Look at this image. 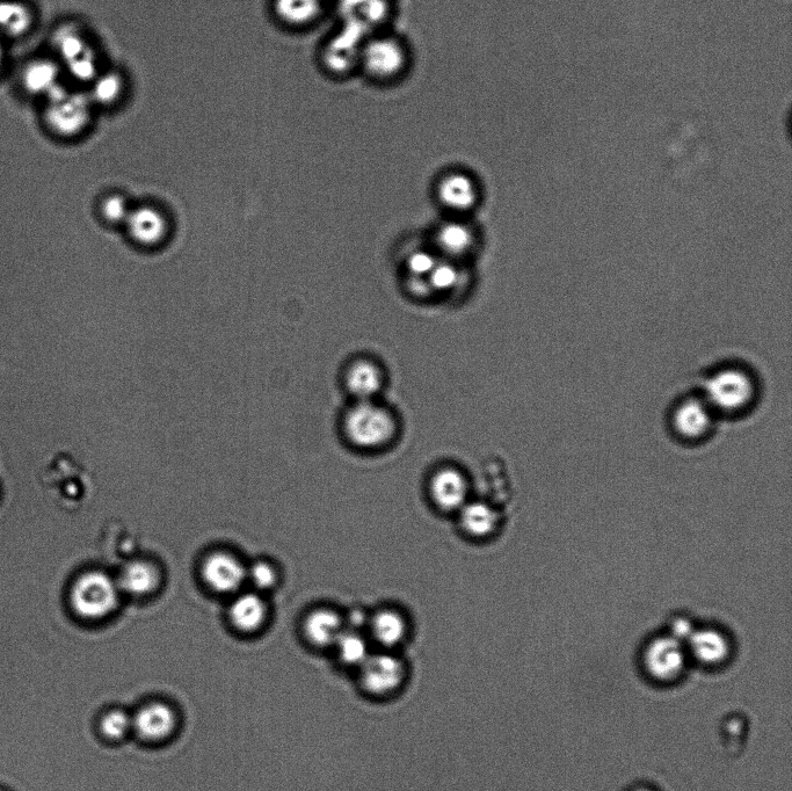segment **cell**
Masks as SVG:
<instances>
[{
    "instance_id": "obj_20",
    "label": "cell",
    "mask_w": 792,
    "mask_h": 791,
    "mask_svg": "<svg viewBox=\"0 0 792 791\" xmlns=\"http://www.w3.org/2000/svg\"><path fill=\"white\" fill-rule=\"evenodd\" d=\"M265 602L256 594H243L232 602L229 619L238 631L244 634L256 633L266 620Z\"/></svg>"
},
{
    "instance_id": "obj_11",
    "label": "cell",
    "mask_w": 792,
    "mask_h": 791,
    "mask_svg": "<svg viewBox=\"0 0 792 791\" xmlns=\"http://www.w3.org/2000/svg\"><path fill=\"white\" fill-rule=\"evenodd\" d=\"M431 497L440 510L459 512L469 502V483L460 470L442 468L431 478Z\"/></svg>"
},
{
    "instance_id": "obj_14",
    "label": "cell",
    "mask_w": 792,
    "mask_h": 791,
    "mask_svg": "<svg viewBox=\"0 0 792 791\" xmlns=\"http://www.w3.org/2000/svg\"><path fill=\"white\" fill-rule=\"evenodd\" d=\"M345 383L356 402L374 401L384 386V374L373 360L358 359L347 368Z\"/></svg>"
},
{
    "instance_id": "obj_13",
    "label": "cell",
    "mask_w": 792,
    "mask_h": 791,
    "mask_svg": "<svg viewBox=\"0 0 792 791\" xmlns=\"http://www.w3.org/2000/svg\"><path fill=\"white\" fill-rule=\"evenodd\" d=\"M202 577L210 589L219 593H232L243 585L247 571L236 557L216 553L203 563Z\"/></svg>"
},
{
    "instance_id": "obj_7",
    "label": "cell",
    "mask_w": 792,
    "mask_h": 791,
    "mask_svg": "<svg viewBox=\"0 0 792 791\" xmlns=\"http://www.w3.org/2000/svg\"><path fill=\"white\" fill-rule=\"evenodd\" d=\"M133 716V736L148 744L169 740L178 729L176 708L165 701H151L138 708Z\"/></svg>"
},
{
    "instance_id": "obj_26",
    "label": "cell",
    "mask_w": 792,
    "mask_h": 791,
    "mask_svg": "<svg viewBox=\"0 0 792 791\" xmlns=\"http://www.w3.org/2000/svg\"><path fill=\"white\" fill-rule=\"evenodd\" d=\"M99 730L101 736L114 743L133 736L132 713L122 708L108 709L100 717Z\"/></svg>"
},
{
    "instance_id": "obj_8",
    "label": "cell",
    "mask_w": 792,
    "mask_h": 791,
    "mask_svg": "<svg viewBox=\"0 0 792 791\" xmlns=\"http://www.w3.org/2000/svg\"><path fill=\"white\" fill-rule=\"evenodd\" d=\"M643 663L646 672L658 681H673L680 677L686 664V652L674 637L660 636L646 645Z\"/></svg>"
},
{
    "instance_id": "obj_32",
    "label": "cell",
    "mask_w": 792,
    "mask_h": 791,
    "mask_svg": "<svg viewBox=\"0 0 792 791\" xmlns=\"http://www.w3.org/2000/svg\"><path fill=\"white\" fill-rule=\"evenodd\" d=\"M247 577H250L252 583L259 590L271 589L276 582V573L273 566L265 562L254 564L251 570L247 572Z\"/></svg>"
},
{
    "instance_id": "obj_23",
    "label": "cell",
    "mask_w": 792,
    "mask_h": 791,
    "mask_svg": "<svg viewBox=\"0 0 792 791\" xmlns=\"http://www.w3.org/2000/svg\"><path fill=\"white\" fill-rule=\"evenodd\" d=\"M158 571L148 562H133L123 569L119 579V589L129 594L142 597L157 589Z\"/></svg>"
},
{
    "instance_id": "obj_3",
    "label": "cell",
    "mask_w": 792,
    "mask_h": 791,
    "mask_svg": "<svg viewBox=\"0 0 792 791\" xmlns=\"http://www.w3.org/2000/svg\"><path fill=\"white\" fill-rule=\"evenodd\" d=\"M47 99L46 122L54 134L72 139L89 127L94 105L89 93L68 90L61 85Z\"/></svg>"
},
{
    "instance_id": "obj_16",
    "label": "cell",
    "mask_w": 792,
    "mask_h": 791,
    "mask_svg": "<svg viewBox=\"0 0 792 791\" xmlns=\"http://www.w3.org/2000/svg\"><path fill=\"white\" fill-rule=\"evenodd\" d=\"M441 258L456 261L474 250L476 236L467 223L452 221L442 224L435 234Z\"/></svg>"
},
{
    "instance_id": "obj_28",
    "label": "cell",
    "mask_w": 792,
    "mask_h": 791,
    "mask_svg": "<svg viewBox=\"0 0 792 791\" xmlns=\"http://www.w3.org/2000/svg\"><path fill=\"white\" fill-rule=\"evenodd\" d=\"M54 46L65 64L75 61L76 58L92 50L83 34L76 27L71 26L58 29L54 36Z\"/></svg>"
},
{
    "instance_id": "obj_19",
    "label": "cell",
    "mask_w": 792,
    "mask_h": 791,
    "mask_svg": "<svg viewBox=\"0 0 792 791\" xmlns=\"http://www.w3.org/2000/svg\"><path fill=\"white\" fill-rule=\"evenodd\" d=\"M460 525L465 533L475 539H486L500 525L499 513L484 502H469L459 511Z\"/></svg>"
},
{
    "instance_id": "obj_17",
    "label": "cell",
    "mask_w": 792,
    "mask_h": 791,
    "mask_svg": "<svg viewBox=\"0 0 792 791\" xmlns=\"http://www.w3.org/2000/svg\"><path fill=\"white\" fill-rule=\"evenodd\" d=\"M369 633L384 650L391 651L408 636V622L394 609H382L368 621Z\"/></svg>"
},
{
    "instance_id": "obj_27",
    "label": "cell",
    "mask_w": 792,
    "mask_h": 791,
    "mask_svg": "<svg viewBox=\"0 0 792 791\" xmlns=\"http://www.w3.org/2000/svg\"><path fill=\"white\" fill-rule=\"evenodd\" d=\"M123 90L125 82L119 72L106 71L93 79L89 96L93 104L111 106L121 98Z\"/></svg>"
},
{
    "instance_id": "obj_4",
    "label": "cell",
    "mask_w": 792,
    "mask_h": 791,
    "mask_svg": "<svg viewBox=\"0 0 792 791\" xmlns=\"http://www.w3.org/2000/svg\"><path fill=\"white\" fill-rule=\"evenodd\" d=\"M119 591L118 584L105 573L87 572L72 586L71 605L85 620H103L118 607Z\"/></svg>"
},
{
    "instance_id": "obj_29",
    "label": "cell",
    "mask_w": 792,
    "mask_h": 791,
    "mask_svg": "<svg viewBox=\"0 0 792 791\" xmlns=\"http://www.w3.org/2000/svg\"><path fill=\"white\" fill-rule=\"evenodd\" d=\"M460 271L457 270L455 261L439 258L432 272L426 280L427 290L432 292L447 293L459 285Z\"/></svg>"
},
{
    "instance_id": "obj_10",
    "label": "cell",
    "mask_w": 792,
    "mask_h": 791,
    "mask_svg": "<svg viewBox=\"0 0 792 791\" xmlns=\"http://www.w3.org/2000/svg\"><path fill=\"white\" fill-rule=\"evenodd\" d=\"M714 413L706 399H686L673 412L674 432L690 441L706 438L714 426Z\"/></svg>"
},
{
    "instance_id": "obj_1",
    "label": "cell",
    "mask_w": 792,
    "mask_h": 791,
    "mask_svg": "<svg viewBox=\"0 0 792 791\" xmlns=\"http://www.w3.org/2000/svg\"><path fill=\"white\" fill-rule=\"evenodd\" d=\"M344 428L354 446L377 449L395 439L397 422L388 409L375 401L356 402L347 412Z\"/></svg>"
},
{
    "instance_id": "obj_12",
    "label": "cell",
    "mask_w": 792,
    "mask_h": 791,
    "mask_svg": "<svg viewBox=\"0 0 792 791\" xmlns=\"http://www.w3.org/2000/svg\"><path fill=\"white\" fill-rule=\"evenodd\" d=\"M441 205L456 214L468 213L477 205L478 186L474 178L464 172H449L438 184Z\"/></svg>"
},
{
    "instance_id": "obj_6",
    "label": "cell",
    "mask_w": 792,
    "mask_h": 791,
    "mask_svg": "<svg viewBox=\"0 0 792 791\" xmlns=\"http://www.w3.org/2000/svg\"><path fill=\"white\" fill-rule=\"evenodd\" d=\"M360 684L365 692L376 698L394 694L406 679L403 660L392 651L372 653L359 667Z\"/></svg>"
},
{
    "instance_id": "obj_30",
    "label": "cell",
    "mask_w": 792,
    "mask_h": 791,
    "mask_svg": "<svg viewBox=\"0 0 792 791\" xmlns=\"http://www.w3.org/2000/svg\"><path fill=\"white\" fill-rule=\"evenodd\" d=\"M133 207L120 194L110 195L99 205V214L104 216L106 222L113 224H125Z\"/></svg>"
},
{
    "instance_id": "obj_18",
    "label": "cell",
    "mask_w": 792,
    "mask_h": 791,
    "mask_svg": "<svg viewBox=\"0 0 792 791\" xmlns=\"http://www.w3.org/2000/svg\"><path fill=\"white\" fill-rule=\"evenodd\" d=\"M688 643L693 657L704 665L721 664L730 653L728 637L715 628L695 629Z\"/></svg>"
},
{
    "instance_id": "obj_2",
    "label": "cell",
    "mask_w": 792,
    "mask_h": 791,
    "mask_svg": "<svg viewBox=\"0 0 792 791\" xmlns=\"http://www.w3.org/2000/svg\"><path fill=\"white\" fill-rule=\"evenodd\" d=\"M409 63V50L396 36L375 35L362 43L359 64L373 81L383 84L397 81Z\"/></svg>"
},
{
    "instance_id": "obj_5",
    "label": "cell",
    "mask_w": 792,
    "mask_h": 791,
    "mask_svg": "<svg viewBox=\"0 0 792 791\" xmlns=\"http://www.w3.org/2000/svg\"><path fill=\"white\" fill-rule=\"evenodd\" d=\"M752 376L739 368L719 370L707 384L706 402L712 410L737 413L750 406L755 398Z\"/></svg>"
},
{
    "instance_id": "obj_34",
    "label": "cell",
    "mask_w": 792,
    "mask_h": 791,
    "mask_svg": "<svg viewBox=\"0 0 792 791\" xmlns=\"http://www.w3.org/2000/svg\"><path fill=\"white\" fill-rule=\"evenodd\" d=\"M3 61H4V48L2 42H0V68H2Z\"/></svg>"
},
{
    "instance_id": "obj_31",
    "label": "cell",
    "mask_w": 792,
    "mask_h": 791,
    "mask_svg": "<svg viewBox=\"0 0 792 791\" xmlns=\"http://www.w3.org/2000/svg\"><path fill=\"white\" fill-rule=\"evenodd\" d=\"M96 54L93 50L67 64L70 75L78 82L92 83L99 75Z\"/></svg>"
},
{
    "instance_id": "obj_22",
    "label": "cell",
    "mask_w": 792,
    "mask_h": 791,
    "mask_svg": "<svg viewBox=\"0 0 792 791\" xmlns=\"http://www.w3.org/2000/svg\"><path fill=\"white\" fill-rule=\"evenodd\" d=\"M276 16L293 27H308L322 17L324 0H275Z\"/></svg>"
},
{
    "instance_id": "obj_24",
    "label": "cell",
    "mask_w": 792,
    "mask_h": 791,
    "mask_svg": "<svg viewBox=\"0 0 792 791\" xmlns=\"http://www.w3.org/2000/svg\"><path fill=\"white\" fill-rule=\"evenodd\" d=\"M337 652L339 662L347 667H359L372 655L369 642L359 630L345 628L333 647Z\"/></svg>"
},
{
    "instance_id": "obj_21",
    "label": "cell",
    "mask_w": 792,
    "mask_h": 791,
    "mask_svg": "<svg viewBox=\"0 0 792 791\" xmlns=\"http://www.w3.org/2000/svg\"><path fill=\"white\" fill-rule=\"evenodd\" d=\"M25 89L38 96L49 97L60 87V69L57 64L45 58L32 61L23 72Z\"/></svg>"
},
{
    "instance_id": "obj_35",
    "label": "cell",
    "mask_w": 792,
    "mask_h": 791,
    "mask_svg": "<svg viewBox=\"0 0 792 791\" xmlns=\"http://www.w3.org/2000/svg\"><path fill=\"white\" fill-rule=\"evenodd\" d=\"M632 791H652V790H651V789H649V788H644V787H642V788H637V789H635V790H632Z\"/></svg>"
},
{
    "instance_id": "obj_33",
    "label": "cell",
    "mask_w": 792,
    "mask_h": 791,
    "mask_svg": "<svg viewBox=\"0 0 792 791\" xmlns=\"http://www.w3.org/2000/svg\"><path fill=\"white\" fill-rule=\"evenodd\" d=\"M694 630L695 628L692 622L686 618L675 619L671 624V636L680 642L683 640L688 641V638L692 636Z\"/></svg>"
},
{
    "instance_id": "obj_25",
    "label": "cell",
    "mask_w": 792,
    "mask_h": 791,
    "mask_svg": "<svg viewBox=\"0 0 792 791\" xmlns=\"http://www.w3.org/2000/svg\"><path fill=\"white\" fill-rule=\"evenodd\" d=\"M32 24V12L24 3L0 0V32L18 38L26 34Z\"/></svg>"
},
{
    "instance_id": "obj_15",
    "label": "cell",
    "mask_w": 792,
    "mask_h": 791,
    "mask_svg": "<svg viewBox=\"0 0 792 791\" xmlns=\"http://www.w3.org/2000/svg\"><path fill=\"white\" fill-rule=\"evenodd\" d=\"M345 628L341 615L329 608L312 611L303 622L304 637L319 649L333 648Z\"/></svg>"
},
{
    "instance_id": "obj_9",
    "label": "cell",
    "mask_w": 792,
    "mask_h": 791,
    "mask_svg": "<svg viewBox=\"0 0 792 791\" xmlns=\"http://www.w3.org/2000/svg\"><path fill=\"white\" fill-rule=\"evenodd\" d=\"M123 227L130 241L143 249H156L169 237L170 223L161 209L155 206L133 208Z\"/></svg>"
}]
</instances>
